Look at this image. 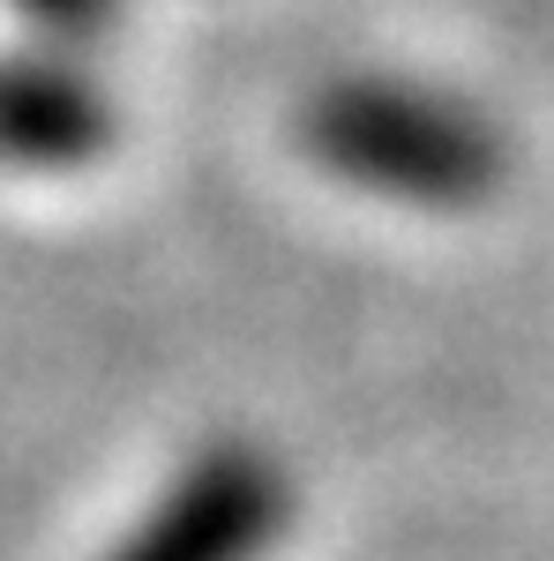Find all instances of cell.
<instances>
[{
	"label": "cell",
	"mask_w": 554,
	"mask_h": 561,
	"mask_svg": "<svg viewBox=\"0 0 554 561\" xmlns=\"http://www.w3.org/2000/svg\"><path fill=\"white\" fill-rule=\"evenodd\" d=\"M299 142L338 180L420 210H472L502 180V142L465 98L383 76L330 83L299 113Z\"/></svg>",
	"instance_id": "cell-1"
},
{
	"label": "cell",
	"mask_w": 554,
	"mask_h": 561,
	"mask_svg": "<svg viewBox=\"0 0 554 561\" xmlns=\"http://www.w3.org/2000/svg\"><path fill=\"white\" fill-rule=\"evenodd\" d=\"M15 8H31L45 31H68V38H98L113 23V0H15Z\"/></svg>",
	"instance_id": "cell-4"
},
{
	"label": "cell",
	"mask_w": 554,
	"mask_h": 561,
	"mask_svg": "<svg viewBox=\"0 0 554 561\" xmlns=\"http://www.w3.org/2000/svg\"><path fill=\"white\" fill-rule=\"evenodd\" d=\"M113 150V98L53 53H0V165L68 173Z\"/></svg>",
	"instance_id": "cell-3"
},
{
	"label": "cell",
	"mask_w": 554,
	"mask_h": 561,
	"mask_svg": "<svg viewBox=\"0 0 554 561\" xmlns=\"http://www.w3.org/2000/svg\"><path fill=\"white\" fill-rule=\"evenodd\" d=\"M293 524V479L256 442H211L105 561H262Z\"/></svg>",
	"instance_id": "cell-2"
}]
</instances>
